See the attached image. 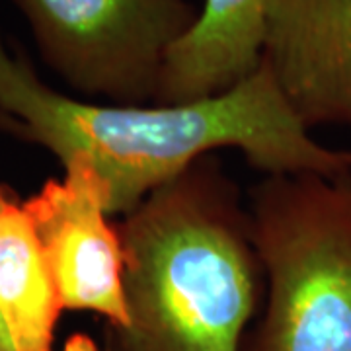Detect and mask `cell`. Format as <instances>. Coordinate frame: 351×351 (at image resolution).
Segmentation results:
<instances>
[{"label": "cell", "instance_id": "6da1fadb", "mask_svg": "<svg viewBox=\"0 0 351 351\" xmlns=\"http://www.w3.org/2000/svg\"><path fill=\"white\" fill-rule=\"evenodd\" d=\"M0 129L64 164L86 160L108 188L110 215L131 213L154 189L221 149H237L265 176L351 172L346 151L311 135L267 64L239 86L176 106H115L53 90L0 29Z\"/></svg>", "mask_w": 351, "mask_h": 351}, {"label": "cell", "instance_id": "7a4b0ae2", "mask_svg": "<svg viewBox=\"0 0 351 351\" xmlns=\"http://www.w3.org/2000/svg\"><path fill=\"white\" fill-rule=\"evenodd\" d=\"M127 326L100 351H242L263 271L237 184L211 156L117 223Z\"/></svg>", "mask_w": 351, "mask_h": 351}, {"label": "cell", "instance_id": "3957f363", "mask_svg": "<svg viewBox=\"0 0 351 351\" xmlns=\"http://www.w3.org/2000/svg\"><path fill=\"white\" fill-rule=\"evenodd\" d=\"M246 211L265 302L242 351H351V172L265 176Z\"/></svg>", "mask_w": 351, "mask_h": 351}, {"label": "cell", "instance_id": "277c9868", "mask_svg": "<svg viewBox=\"0 0 351 351\" xmlns=\"http://www.w3.org/2000/svg\"><path fill=\"white\" fill-rule=\"evenodd\" d=\"M43 63L76 98L154 104L162 66L195 22L189 0H12Z\"/></svg>", "mask_w": 351, "mask_h": 351}, {"label": "cell", "instance_id": "5b68a950", "mask_svg": "<svg viewBox=\"0 0 351 351\" xmlns=\"http://www.w3.org/2000/svg\"><path fill=\"white\" fill-rule=\"evenodd\" d=\"M63 180H49L22 203L36 232L63 311L100 314L106 326H127L123 244L110 221L108 188L82 158L63 164Z\"/></svg>", "mask_w": 351, "mask_h": 351}, {"label": "cell", "instance_id": "8992f818", "mask_svg": "<svg viewBox=\"0 0 351 351\" xmlns=\"http://www.w3.org/2000/svg\"><path fill=\"white\" fill-rule=\"evenodd\" d=\"M262 61L304 127H351V0H269Z\"/></svg>", "mask_w": 351, "mask_h": 351}, {"label": "cell", "instance_id": "52a82bcc", "mask_svg": "<svg viewBox=\"0 0 351 351\" xmlns=\"http://www.w3.org/2000/svg\"><path fill=\"white\" fill-rule=\"evenodd\" d=\"M267 6L269 0H201L195 22L164 61L154 104L215 98L254 75L262 64Z\"/></svg>", "mask_w": 351, "mask_h": 351}, {"label": "cell", "instance_id": "ba28073f", "mask_svg": "<svg viewBox=\"0 0 351 351\" xmlns=\"http://www.w3.org/2000/svg\"><path fill=\"white\" fill-rule=\"evenodd\" d=\"M63 313L36 232L14 197L0 215V316L14 351H55Z\"/></svg>", "mask_w": 351, "mask_h": 351}, {"label": "cell", "instance_id": "9c48e42d", "mask_svg": "<svg viewBox=\"0 0 351 351\" xmlns=\"http://www.w3.org/2000/svg\"><path fill=\"white\" fill-rule=\"evenodd\" d=\"M14 197H16V195H14L12 191H8V188H4V186L0 184V215L4 211V207L8 205V201H12ZM0 351H14L10 336H8V332H6L4 322H2V316H0Z\"/></svg>", "mask_w": 351, "mask_h": 351}, {"label": "cell", "instance_id": "30bf717a", "mask_svg": "<svg viewBox=\"0 0 351 351\" xmlns=\"http://www.w3.org/2000/svg\"><path fill=\"white\" fill-rule=\"evenodd\" d=\"M63 351H100V346L84 332H76L66 338Z\"/></svg>", "mask_w": 351, "mask_h": 351}, {"label": "cell", "instance_id": "8fae6325", "mask_svg": "<svg viewBox=\"0 0 351 351\" xmlns=\"http://www.w3.org/2000/svg\"><path fill=\"white\" fill-rule=\"evenodd\" d=\"M346 160H348V164H350L351 168V151H346Z\"/></svg>", "mask_w": 351, "mask_h": 351}]
</instances>
